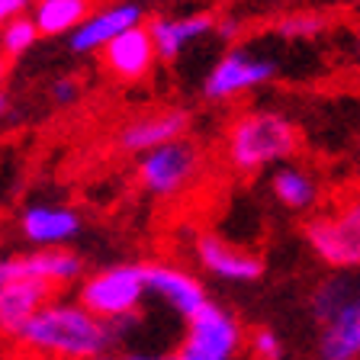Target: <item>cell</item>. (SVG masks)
<instances>
[{
  "mask_svg": "<svg viewBox=\"0 0 360 360\" xmlns=\"http://www.w3.org/2000/svg\"><path fill=\"white\" fill-rule=\"evenodd\" d=\"M200 167H202L200 148L193 142H187V139H177L171 145H161V148L139 155L135 180L148 196L174 200V196L193 187L196 177H200Z\"/></svg>",
  "mask_w": 360,
  "mask_h": 360,
  "instance_id": "obj_6",
  "label": "cell"
},
{
  "mask_svg": "<svg viewBox=\"0 0 360 360\" xmlns=\"http://www.w3.org/2000/svg\"><path fill=\"white\" fill-rule=\"evenodd\" d=\"M142 7L139 4H112V7H103L97 13H90L87 20L71 32V52L75 55H90V52H100L106 45L112 42L116 36L122 32L142 26Z\"/></svg>",
  "mask_w": 360,
  "mask_h": 360,
  "instance_id": "obj_11",
  "label": "cell"
},
{
  "mask_svg": "<svg viewBox=\"0 0 360 360\" xmlns=\"http://www.w3.org/2000/svg\"><path fill=\"white\" fill-rule=\"evenodd\" d=\"M0 360H39V357H30V354L16 351V347H7V351H0Z\"/></svg>",
  "mask_w": 360,
  "mask_h": 360,
  "instance_id": "obj_28",
  "label": "cell"
},
{
  "mask_svg": "<svg viewBox=\"0 0 360 360\" xmlns=\"http://www.w3.org/2000/svg\"><path fill=\"white\" fill-rule=\"evenodd\" d=\"M357 55H360V39H357Z\"/></svg>",
  "mask_w": 360,
  "mask_h": 360,
  "instance_id": "obj_33",
  "label": "cell"
},
{
  "mask_svg": "<svg viewBox=\"0 0 360 360\" xmlns=\"http://www.w3.org/2000/svg\"><path fill=\"white\" fill-rule=\"evenodd\" d=\"M357 296H360V270H357Z\"/></svg>",
  "mask_w": 360,
  "mask_h": 360,
  "instance_id": "obj_32",
  "label": "cell"
},
{
  "mask_svg": "<svg viewBox=\"0 0 360 360\" xmlns=\"http://www.w3.org/2000/svg\"><path fill=\"white\" fill-rule=\"evenodd\" d=\"M90 16V0H36L32 22L39 36H71Z\"/></svg>",
  "mask_w": 360,
  "mask_h": 360,
  "instance_id": "obj_19",
  "label": "cell"
},
{
  "mask_svg": "<svg viewBox=\"0 0 360 360\" xmlns=\"http://www.w3.org/2000/svg\"><path fill=\"white\" fill-rule=\"evenodd\" d=\"M0 347H4V341H0Z\"/></svg>",
  "mask_w": 360,
  "mask_h": 360,
  "instance_id": "obj_34",
  "label": "cell"
},
{
  "mask_svg": "<svg viewBox=\"0 0 360 360\" xmlns=\"http://www.w3.org/2000/svg\"><path fill=\"white\" fill-rule=\"evenodd\" d=\"M270 190L277 196L280 206H286L290 212H315L322 202V187L319 180L296 165H280L270 174Z\"/></svg>",
  "mask_w": 360,
  "mask_h": 360,
  "instance_id": "obj_18",
  "label": "cell"
},
{
  "mask_svg": "<svg viewBox=\"0 0 360 360\" xmlns=\"http://www.w3.org/2000/svg\"><path fill=\"white\" fill-rule=\"evenodd\" d=\"M36 39H39V30H36V22H32V16H16V20H10L0 30V45L13 58L22 52H30L32 45H36Z\"/></svg>",
  "mask_w": 360,
  "mask_h": 360,
  "instance_id": "obj_21",
  "label": "cell"
},
{
  "mask_svg": "<svg viewBox=\"0 0 360 360\" xmlns=\"http://www.w3.org/2000/svg\"><path fill=\"white\" fill-rule=\"evenodd\" d=\"M190 255L210 277L225 280V283H257L264 277V257L257 251H248L241 245L225 241L216 232H196Z\"/></svg>",
  "mask_w": 360,
  "mask_h": 360,
  "instance_id": "obj_7",
  "label": "cell"
},
{
  "mask_svg": "<svg viewBox=\"0 0 360 360\" xmlns=\"http://www.w3.org/2000/svg\"><path fill=\"white\" fill-rule=\"evenodd\" d=\"M155 42H151L148 26H135V30L116 36L103 49V65L110 68L120 81H139L155 65Z\"/></svg>",
  "mask_w": 360,
  "mask_h": 360,
  "instance_id": "obj_15",
  "label": "cell"
},
{
  "mask_svg": "<svg viewBox=\"0 0 360 360\" xmlns=\"http://www.w3.org/2000/svg\"><path fill=\"white\" fill-rule=\"evenodd\" d=\"M300 148V129L274 110L241 112L225 132V161L241 174L286 165Z\"/></svg>",
  "mask_w": 360,
  "mask_h": 360,
  "instance_id": "obj_2",
  "label": "cell"
},
{
  "mask_svg": "<svg viewBox=\"0 0 360 360\" xmlns=\"http://www.w3.org/2000/svg\"><path fill=\"white\" fill-rule=\"evenodd\" d=\"M190 129V112L187 110H161V112H148L139 120L126 122L120 132V148L129 155H145L151 148L171 145L177 139H184Z\"/></svg>",
  "mask_w": 360,
  "mask_h": 360,
  "instance_id": "obj_12",
  "label": "cell"
},
{
  "mask_svg": "<svg viewBox=\"0 0 360 360\" xmlns=\"http://www.w3.org/2000/svg\"><path fill=\"white\" fill-rule=\"evenodd\" d=\"M36 0H0V30L7 26L10 20L22 16V10H30Z\"/></svg>",
  "mask_w": 360,
  "mask_h": 360,
  "instance_id": "obj_25",
  "label": "cell"
},
{
  "mask_svg": "<svg viewBox=\"0 0 360 360\" xmlns=\"http://www.w3.org/2000/svg\"><path fill=\"white\" fill-rule=\"evenodd\" d=\"M245 351L251 354V360H283V338L274 328H255L248 335Z\"/></svg>",
  "mask_w": 360,
  "mask_h": 360,
  "instance_id": "obj_23",
  "label": "cell"
},
{
  "mask_svg": "<svg viewBox=\"0 0 360 360\" xmlns=\"http://www.w3.org/2000/svg\"><path fill=\"white\" fill-rule=\"evenodd\" d=\"M94 360H120V354H103V357H94Z\"/></svg>",
  "mask_w": 360,
  "mask_h": 360,
  "instance_id": "obj_30",
  "label": "cell"
},
{
  "mask_svg": "<svg viewBox=\"0 0 360 360\" xmlns=\"http://www.w3.org/2000/svg\"><path fill=\"white\" fill-rule=\"evenodd\" d=\"M248 345V331L232 309L206 302L187 322V331L177 345L180 360H241Z\"/></svg>",
  "mask_w": 360,
  "mask_h": 360,
  "instance_id": "obj_5",
  "label": "cell"
},
{
  "mask_svg": "<svg viewBox=\"0 0 360 360\" xmlns=\"http://www.w3.org/2000/svg\"><path fill=\"white\" fill-rule=\"evenodd\" d=\"M120 360H180L177 354H151V351H129L120 354Z\"/></svg>",
  "mask_w": 360,
  "mask_h": 360,
  "instance_id": "obj_26",
  "label": "cell"
},
{
  "mask_svg": "<svg viewBox=\"0 0 360 360\" xmlns=\"http://www.w3.org/2000/svg\"><path fill=\"white\" fill-rule=\"evenodd\" d=\"M145 283H148V296H158L184 322H190L210 302L206 283L196 277L193 270L177 267V264H161V261L145 264Z\"/></svg>",
  "mask_w": 360,
  "mask_h": 360,
  "instance_id": "obj_9",
  "label": "cell"
},
{
  "mask_svg": "<svg viewBox=\"0 0 360 360\" xmlns=\"http://www.w3.org/2000/svg\"><path fill=\"white\" fill-rule=\"evenodd\" d=\"M302 238L319 264L331 274H357L360 270V193H347L331 210L306 219Z\"/></svg>",
  "mask_w": 360,
  "mask_h": 360,
  "instance_id": "obj_4",
  "label": "cell"
},
{
  "mask_svg": "<svg viewBox=\"0 0 360 360\" xmlns=\"http://www.w3.org/2000/svg\"><path fill=\"white\" fill-rule=\"evenodd\" d=\"M52 296H55L52 286L39 283V280H13V283L0 286V341L13 345L16 335L26 328V322Z\"/></svg>",
  "mask_w": 360,
  "mask_h": 360,
  "instance_id": "obj_14",
  "label": "cell"
},
{
  "mask_svg": "<svg viewBox=\"0 0 360 360\" xmlns=\"http://www.w3.org/2000/svg\"><path fill=\"white\" fill-rule=\"evenodd\" d=\"M52 100L58 106H71V103H77V97H81V84H77V77H71V75H65V77H58V81L52 84Z\"/></svg>",
  "mask_w": 360,
  "mask_h": 360,
  "instance_id": "obj_24",
  "label": "cell"
},
{
  "mask_svg": "<svg viewBox=\"0 0 360 360\" xmlns=\"http://www.w3.org/2000/svg\"><path fill=\"white\" fill-rule=\"evenodd\" d=\"M325 26L328 20L319 13H290L277 22V32L283 39H315L325 32Z\"/></svg>",
  "mask_w": 360,
  "mask_h": 360,
  "instance_id": "obj_22",
  "label": "cell"
},
{
  "mask_svg": "<svg viewBox=\"0 0 360 360\" xmlns=\"http://www.w3.org/2000/svg\"><path fill=\"white\" fill-rule=\"evenodd\" d=\"M277 65L267 58H251L245 55V49H232L229 55L212 65V71L202 81V97L206 100H232L238 94H248L255 87H264L267 81H274Z\"/></svg>",
  "mask_w": 360,
  "mask_h": 360,
  "instance_id": "obj_8",
  "label": "cell"
},
{
  "mask_svg": "<svg viewBox=\"0 0 360 360\" xmlns=\"http://www.w3.org/2000/svg\"><path fill=\"white\" fill-rule=\"evenodd\" d=\"M10 280H39L52 290L77 286L84 274V257L71 248H36L30 255H10Z\"/></svg>",
  "mask_w": 360,
  "mask_h": 360,
  "instance_id": "obj_10",
  "label": "cell"
},
{
  "mask_svg": "<svg viewBox=\"0 0 360 360\" xmlns=\"http://www.w3.org/2000/svg\"><path fill=\"white\" fill-rule=\"evenodd\" d=\"M216 30V20L210 13H187V16H158L148 22L155 55L165 61H174L190 42L202 39L206 32Z\"/></svg>",
  "mask_w": 360,
  "mask_h": 360,
  "instance_id": "obj_16",
  "label": "cell"
},
{
  "mask_svg": "<svg viewBox=\"0 0 360 360\" xmlns=\"http://www.w3.org/2000/svg\"><path fill=\"white\" fill-rule=\"evenodd\" d=\"M7 112V97H4V90H0V116Z\"/></svg>",
  "mask_w": 360,
  "mask_h": 360,
  "instance_id": "obj_29",
  "label": "cell"
},
{
  "mask_svg": "<svg viewBox=\"0 0 360 360\" xmlns=\"http://www.w3.org/2000/svg\"><path fill=\"white\" fill-rule=\"evenodd\" d=\"M122 331L84 309L77 296H52L10 347L39 360H94L116 354Z\"/></svg>",
  "mask_w": 360,
  "mask_h": 360,
  "instance_id": "obj_1",
  "label": "cell"
},
{
  "mask_svg": "<svg viewBox=\"0 0 360 360\" xmlns=\"http://www.w3.org/2000/svg\"><path fill=\"white\" fill-rule=\"evenodd\" d=\"M4 75H7V65H4V58H0V81H4Z\"/></svg>",
  "mask_w": 360,
  "mask_h": 360,
  "instance_id": "obj_31",
  "label": "cell"
},
{
  "mask_svg": "<svg viewBox=\"0 0 360 360\" xmlns=\"http://www.w3.org/2000/svg\"><path fill=\"white\" fill-rule=\"evenodd\" d=\"M212 32H219L222 39H229V42H232V39L238 36V22H235V20H222V22H216V30H212Z\"/></svg>",
  "mask_w": 360,
  "mask_h": 360,
  "instance_id": "obj_27",
  "label": "cell"
},
{
  "mask_svg": "<svg viewBox=\"0 0 360 360\" xmlns=\"http://www.w3.org/2000/svg\"><path fill=\"white\" fill-rule=\"evenodd\" d=\"M20 232L36 248H65L71 238L81 235V216L68 206L36 202V206H26V212L20 216Z\"/></svg>",
  "mask_w": 360,
  "mask_h": 360,
  "instance_id": "obj_13",
  "label": "cell"
},
{
  "mask_svg": "<svg viewBox=\"0 0 360 360\" xmlns=\"http://www.w3.org/2000/svg\"><path fill=\"white\" fill-rule=\"evenodd\" d=\"M319 357L360 360V296H354L331 322L319 325Z\"/></svg>",
  "mask_w": 360,
  "mask_h": 360,
  "instance_id": "obj_17",
  "label": "cell"
},
{
  "mask_svg": "<svg viewBox=\"0 0 360 360\" xmlns=\"http://www.w3.org/2000/svg\"><path fill=\"white\" fill-rule=\"evenodd\" d=\"M148 300L145 283V264H112V267L94 270L77 283V302L112 322L122 335L142 322V306Z\"/></svg>",
  "mask_w": 360,
  "mask_h": 360,
  "instance_id": "obj_3",
  "label": "cell"
},
{
  "mask_svg": "<svg viewBox=\"0 0 360 360\" xmlns=\"http://www.w3.org/2000/svg\"><path fill=\"white\" fill-rule=\"evenodd\" d=\"M357 296V274H331L309 292V312L319 325L331 322Z\"/></svg>",
  "mask_w": 360,
  "mask_h": 360,
  "instance_id": "obj_20",
  "label": "cell"
}]
</instances>
